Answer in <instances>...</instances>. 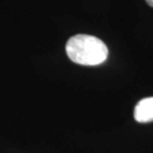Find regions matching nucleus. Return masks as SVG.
<instances>
[{
  "label": "nucleus",
  "instance_id": "obj_1",
  "mask_svg": "<svg viewBox=\"0 0 153 153\" xmlns=\"http://www.w3.org/2000/svg\"><path fill=\"white\" fill-rule=\"evenodd\" d=\"M70 60L82 66H97L108 58V50L102 40L94 36L78 34L71 37L66 45Z\"/></svg>",
  "mask_w": 153,
  "mask_h": 153
},
{
  "label": "nucleus",
  "instance_id": "obj_2",
  "mask_svg": "<svg viewBox=\"0 0 153 153\" xmlns=\"http://www.w3.org/2000/svg\"><path fill=\"white\" fill-rule=\"evenodd\" d=\"M134 118L141 123L153 121V97H145L137 102L134 108Z\"/></svg>",
  "mask_w": 153,
  "mask_h": 153
},
{
  "label": "nucleus",
  "instance_id": "obj_3",
  "mask_svg": "<svg viewBox=\"0 0 153 153\" xmlns=\"http://www.w3.org/2000/svg\"><path fill=\"white\" fill-rule=\"evenodd\" d=\"M146 2H147V4L149 6H151V7H153V0H146Z\"/></svg>",
  "mask_w": 153,
  "mask_h": 153
}]
</instances>
